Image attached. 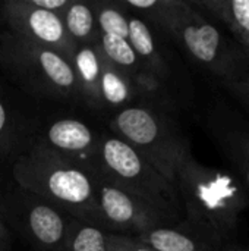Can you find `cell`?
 I'll use <instances>...</instances> for the list:
<instances>
[{
	"instance_id": "obj_10",
	"label": "cell",
	"mask_w": 249,
	"mask_h": 251,
	"mask_svg": "<svg viewBox=\"0 0 249 251\" xmlns=\"http://www.w3.org/2000/svg\"><path fill=\"white\" fill-rule=\"evenodd\" d=\"M207 129L249 197V121L227 103L217 101L208 113Z\"/></svg>"
},
{
	"instance_id": "obj_13",
	"label": "cell",
	"mask_w": 249,
	"mask_h": 251,
	"mask_svg": "<svg viewBox=\"0 0 249 251\" xmlns=\"http://www.w3.org/2000/svg\"><path fill=\"white\" fill-rule=\"evenodd\" d=\"M70 63L78 81L82 100L92 107H101L100 78L103 53L97 44H78L72 53Z\"/></svg>"
},
{
	"instance_id": "obj_16",
	"label": "cell",
	"mask_w": 249,
	"mask_h": 251,
	"mask_svg": "<svg viewBox=\"0 0 249 251\" xmlns=\"http://www.w3.org/2000/svg\"><path fill=\"white\" fill-rule=\"evenodd\" d=\"M103 53V51H101ZM136 91L131 76L113 65L103 54L101 78H100V100L101 107H122L135 97Z\"/></svg>"
},
{
	"instance_id": "obj_15",
	"label": "cell",
	"mask_w": 249,
	"mask_h": 251,
	"mask_svg": "<svg viewBox=\"0 0 249 251\" xmlns=\"http://www.w3.org/2000/svg\"><path fill=\"white\" fill-rule=\"evenodd\" d=\"M65 29L70 40L78 44H97L100 31L92 1H70L62 13Z\"/></svg>"
},
{
	"instance_id": "obj_8",
	"label": "cell",
	"mask_w": 249,
	"mask_h": 251,
	"mask_svg": "<svg viewBox=\"0 0 249 251\" xmlns=\"http://www.w3.org/2000/svg\"><path fill=\"white\" fill-rule=\"evenodd\" d=\"M0 16L9 31L53 50L60 51L69 60L76 44L65 29L62 15L38 9L28 0H9L0 7Z\"/></svg>"
},
{
	"instance_id": "obj_6",
	"label": "cell",
	"mask_w": 249,
	"mask_h": 251,
	"mask_svg": "<svg viewBox=\"0 0 249 251\" xmlns=\"http://www.w3.org/2000/svg\"><path fill=\"white\" fill-rule=\"evenodd\" d=\"M0 62L26 87L62 100H82L70 60L12 31L0 37Z\"/></svg>"
},
{
	"instance_id": "obj_12",
	"label": "cell",
	"mask_w": 249,
	"mask_h": 251,
	"mask_svg": "<svg viewBox=\"0 0 249 251\" xmlns=\"http://www.w3.org/2000/svg\"><path fill=\"white\" fill-rule=\"evenodd\" d=\"M154 251H223V244L213 235L189 224L160 225L136 235Z\"/></svg>"
},
{
	"instance_id": "obj_7",
	"label": "cell",
	"mask_w": 249,
	"mask_h": 251,
	"mask_svg": "<svg viewBox=\"0 0 249 251\" xmlns=\"http://www.w3.org/2000/svg\"><path fill=\"white\" fill-rule=\"evenodd\" d=\"M98 228L120 235H139L151 228L167 225L150 204L114 185L101 175L97 179Z\"/></svg>"
},
{
	"instance_id": "obj_3",
	"label": "cell",
	"mask_w": 249,
	"mask_h": 251,
	"mask_svg": "<svg viewBox=\"0 0 249 251\" xmlns=\"http://www.w3.org/2000/svg\"><path fill=\"white\" fill-rule=\"evenodd\" d=\"M175 185L189 224L216 237L223 246L235 243L249 197L233 174L208 168L189 154L178 171Z\"/></svg>"
},
{
	"instance_id": "obj_19",
	"label": "cell",
	"mask_w": 249,
	"mask_h": 251,
	"mask_svg": "<svg viewBox=\"0 0 249 251\" xmlns=\"http://www.w3.org/2000/svg\"><path fill=\"white\" fill-rule=\"evenodd\" d=\"M197 4L222 19L232 32L249 35V0H205Z\"/></svg>"
},
{
	"instance_id": "obj_4",
	"label": "cell",
	"mask_w": 249,
	"mask_h": 251,
	"mask_svg": "<svg viewBox=\"0 0 249 251\" xmlns=\"http://www.w3.org/2000/svg\"><path fill=\"white\" fill-rule=\"evenodd\" d=\"M97 172L150 204L161 215L167 225H175L179 221L183 206L176 185L113 134H103L100 137Z\"/></svg>"
},
{
	"instance_id": "obj_21",
	"label": "cell",
	"mask_w": 249,
	"mask_h": 251,
	"mask_svg": "<svg viewBox=\"0 0 249 251\" xmlns=\"http://www.w3.org/2000/svg\"><path fill=\"white\" fill-rule=\"evenodd\" d=\"M245 50V49H244ZM245 53L248 54V65L244 69V72L233 81L223 84L225 88L227 91H230L236 99H239L241 101H244L245 104L249 106V51L245 50Z\"/></svg>"
},
{
	"instance_id": "obj_5",
	"label": "cell",
	"mask_w": 249,
	"mask_h": 251,
	"mask_svg": "<svg viewBox=\"0 0 249 251\" xmlns=\"http://www.w3.org/2000/svg\"><path fill=\"white\" fill-rule=\"evenodd\" d=\"M112 134L131 146L170 182H176L189 143L166 115L144 106L122 107L110 122Z\"/></svg>"
},
{
	"instance_id": "obj_11",
	"label": "cell",
	"mask_w": 249,
	"mask_h": 251,
	"mask_svg": "<svg viewBox=\"0 0 249 251\" xmlns=\"http://www.w3.org/2000/svg\"><path fill=\"white\" fill-rule=\"evenodd\" d=\"M44 146L57 154L97 172L100 137L92 129L72 118H63L47 126Z\"/></svg>"
},
{
	"instance_id": "obj_27",
	"label": "cell",
	"mask_w": 249,
	"mask_h": 251,
	"mask_svg": "<svg viewBox=\"0 0 249 251\" xmlns=\"http://www.w3.org/2000/svg\"><path fill=\"white\" fill-rule=\"evenodd\" d=\"M3 238H4V235L1 234V229H0V250H1V247H3Z\"/></svg>"
},
{
	"instance_id": "obj_17",
	"label": "cell",
	"mask_w": 249,
	"mask_h": 251,
	"mask_svg": "<svg viewBox=\"0 0 249 251\" xmlns=\"http://www.w3.org/2000/svg\"><path fill=\"white\" fill-rule=\"evenodd\" d=\"M112 232L73 219L63 251H112Z\"/></svg>"
},
{
	"instance_id": "obj_9",
	"label": "cell",
	"mask_w": 249,
	"mask_h": 251,
	"mask_svg": "<svg viewBox=\"0 0 249 251\" xmlns=\"http://www.w3.org/2000/svg\"><path fill=\"white\" fill-rule=\"evenodd\" d=\"M18 228L44 251H63L73 218L43 199L21 190L18 196Z\"/></svg>"
},
{
	"instance_id": "obj_23",
	"label": "cell",
	"mask_w": 249,
	"mask_h": 251,
	"mask_svg": "<svg viewBox=\"0 0 249 251\" xmlns=\"http://www.w3.org/2000/svg\"><path fill=\"white\" fill-rule=\"evenodd\" d=\"M10 134H12L10 115L7 112L6 104L0 100V149H4L9 144Z\"/></svg>"
},
{
	"instance_id": "obj_26",
	"label": "cell",
	"mask_w": 249,
	"mask_h": 251,
	"mask_svg": "<svg viewBox=\"0 0 249 251\" xmlns=\"http://www.w3.org/2000/svg\"><path fill=\"white\" fill-rule=\"evenodd\" d=\"M223 251H249V249L247 247H242L236 243H230V244H226L223 247Z\"/></svg>"
},
{
	"instance_id": "obj_18",
	"label": "cell",
	"mask_w": 249,
	"mask_h": 251,
	"mask_svg": "<svg viewBox=\"0 0 249 251\" xmlns=\"http://www.w3.org/2000/svg\"><path fill=\"white\" fill-rule=\"evenodd\" d=\"M98 47L107 57V60H110L123 72H126L129 76L144 68L128 38L112 34H100Z\"/></svg>"
},
{
	"instance_id": "obj_22",
	"label": "cell",
	"mask_w": 249,
	"mask_h": 251,
	"mask_svg": "<svg viewBox=\"0 0 249 251\" xmlns=\"http://www.w3.org/2000/svg\"><path fill=\"white\" fill-rule=\"evenodd\" d=\"M112 251H154L138 237L112 234Z\"/></svg>"
},
{
	"instance_id": "obj_24",
	"label": "cell",
	"mask_w": 249,
	"mask_h": 251,
	"mask_svg": "<svg viewBox=\"0 0 249 251\" xmlns=\"http://www.w3.org/2000/svg\"><path fill=\"white\" fill-rule=\"evenodd\" d=\"M28 1L38 9H44L59 15H62L66 6L69 4V0H28Z\"/></svg>"
},
{
	"instance_id": "obj_2",
	"label": "cell",
	"mask_w": 249,
	"mask_h": 251,
	"mask_svg": "<svg viewBox=\"0 0 249 251\" xmlns=\"http://www.w3.org/2000/svg\"><path fill=\"white\" fill-rule=\"evenodd\" d=\"M12 175L21 190L43 199L76 221L98 226V172L38 143L16 159Z\"/></svg>"
},
{
	"instance_id": "obj_14",
	"label": "cell",
	"mask_w": 249,
	"mask_h": 251,
	"mask_svg": "<svg viewBox=\"0 0 249 251\" xmlns=\"http://www.w3.org/2000/svg\"><path fill=\"white\" fill-rule=\"evenodd\" d=\"M128 24H129V43L138 56L142 66L156 75H158L161 79H164L169 75V66L164 57L161 56L154 34L147 25V22L138 16L128 15Z\"/></svg>"
},
{
	"instance_id": "obj_25",
	"label": "cell",
	"mask_w": 249,
	"mask_h": 251,
	"mask_svg": "<svg viewBox=\"0 0 249 251\" xmlns=\"http://www.w3.org/2000/svg\"><path fill=\"white\" fill-rule=\"evenodd\" d=\"M235 38L238 40L239 46L242 49H245L247 51H249V35L248 34H242V32H233Z\"/></svg>"
},
{
	"instance_id": "obj_20",
	"label": "cell",
	"mask_w": 249,
	"mask_h": 251,
	"mask_svg": "<svg viewBox=\"0 0 249 251\" xmlns=\"http://www.w3.org/2000/svg\"><path fill=\"white\" fill-rule=\"evenodd\" d=\"M100 34H112L123 38L129 37L128 15L119 6L109 1H92Z\"/></svg>"
},
{
	"instance_id": "obj_1",
	"label": "cell",
	"mask_w": 249,
	"mask_h": 251,
	"mask_svg": "<svg viewBox=\"0 0 249 251\" xmlns=\"http://www.w3.org/2000/svg\"><path fill=\"white\" fill-rule=\"evenodd\" d=\"M122 4L164 29L194 62L216 75L222 84L236 79L248 65L245 50L229 43L189 1L125 0Z\"/></svg>"
}]
</instances>
